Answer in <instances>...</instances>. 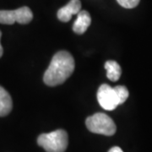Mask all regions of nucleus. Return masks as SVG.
<instances>
[{
  "label": "nucleus",
  "instance_id": "obj_1",
  "mask_svg": "<svg viewBox=\"0 0 152 152\" xmlns=\"http://www.w3.org/2000/svg\"><path fill=\"white\" fill-rule=\"evenodd\" d=\"M75 63L67 51H60L53 56L43 76L44 83L48 86H57L64 83L73 74Z\"/></svg>",
  "mask_w": 152,
  "mask_h": 152
},
{
  "label": "nucleus",
  "instance_id": "obj_2",
  "mask_svg": "<svg viewBox=\"0 0 152 152\" xmlns=\"http://www.w3.org/2000/svg\"><path fill=\"white\" fill-rule=\"evenodd\" d=\"M37 143L47 152H64L68 147L69 137L66 131L58 129L41 134L38 137Z\"/></svg>",
  "mask_w": 152,
  "mask_h": 152
},
{
  "label": "nucleus",
  "instance_id": "obj_3",
  "mask_svg": "<svg viewBox=\"0 0 152 152\" xmlns=\"http://www.w3.org/2000/svg\"><path fill=\"white\" fill-rule=\"evenodd\" d=\"M87 129L94 134L112 136L116 133V124L107 114L98 113L87 118L86 121Z\"/></svg>",
  "mask_w": 152,
  "mask_h": 152
},
{
  "label": "nucleus",
  "instance_id": "obj_4",
  "mask_svg": "<svg viewBox=\"0 0 152 152\" xmlns=\"http://www.w3.org/2000/svg\"><path fill=\"white\" fill-rule=\"evenodd\" d=\"M33 14L31 10L24 6L15 10H0V24L13 25L15 22L26 25L32 20Z\"/></svg>",
  "mask_w": 152,
  "mask_h": 152
},
{
  "label": "nucleus",
  "instance_id": "obj_5",
  "mask_svg": "<svg viewBox=\"0 0 152 152\" xmlns=\"http://www.w3.org/2000/svg\"><path fill=\"white\" fill-rule=\"evenodd\" d=\"M97 100L100 106L107 111L114 110L119 105L114 88L107 84H103L99 87L97 91Z\"/></svg>",
  "mask_w": 152,
  "mask_h": 152
},
{
  "label": "nucleus",
  "instance_id": "obj_6",
  "mask_svg": "<svg viewBox=\"0 0 152 152\" xmlns=\"http://www.w3.org/2000/svg\"><path fill=\"white\" fill-rule=\"evenodd\" d=\"M81 9V3L80 0H71L64 7L58 11V18L60 21L68 22L74 15H78Z\"/></svg>",
  "mask_w": 152,
  "mask_h": 152
},
{
  "label": "nucleus",
  "instance_id": "obj_7",
  "mask_svg": "<svg viewBox=\"0 0 152 152\" xmlns=\"http://www.w3.org/2000/svg\"><path fill=\"white\" fill-rule=\"evenodd\" d=\"M91 17L90 14L86 10H80L79 12L77 19L73 26V31L78 34L82 35L87 31L88 27L91 26Z\"/></svg>",
  "mask_w": 152,
  "mask_h": 152
},
{
  "label": "nucleus",
  "instance_id": "obj_8",
  "mask_svg": "<svg viewBox=\"0 0 152 152\" xmlns=\"http://www.w3.org/2000/svg\"><path fill=\"white\" fill-rule=\"evenodd\" d=\"M13 107V102L10 93L4 88L0 86V117L10 113Z\"/></svg>",
  "mask_w": 152,
  "mask_h": 152
},
{
  "label": "nucleus",
  "instance_id": "obj_9",
  "mask_svg": "<svg viewBox=\"0 0 152 152\" xmlns=\"http://www.w3.org/2000/svg\"><path fill=\"white\" fill-rule=\"evenodd\" d=\"M105 69H107V76L112 81H118L120 79L122 74V69L120 65L113 60H109L105 64Z\"/></svg>",
  "mask_w": 152,
  "mask_h": 152
},
{
  "label": "nucleus",
  "instance_id": "obj_10",
  "mask_svg": "<svg viewBox=\"0 0 152 152\" xmlns=\"http://www.w3.org/2000/svg\"><path fill=\"white\" fill-rule=\"evenodd\" d=\"M114 90L118 99V104L121 105V104L124 103L129 95L128 89L124 86H118L114 87Z\"/></svg>",
  "mask_w": 152,
  "mask_h": 152
},
{
  "label": "nucleus",
  "instance_id": "obj_11",
  "mask_svg": "<svg viewBox=\"0 0 152 152\" xmlns=\"http://www.w3.org/2000/svg\"><path fill=\"white\" fill-rule=\"evenodd\" d=\"M118 3L125 9H133L139 4L140 0H117Z\"/></svg>",
  "mask_w": 152,
  "mask_h": 152
},
{
  "label": "nucleus",
  "instance_id": "obj_12",
  "mask_svg": "<svg viewBox=\"0 0 152 152\" xmlns=\"http://www.w3.org/2000/svg\"><path fill=\"white\" fill-rule=\"evenodd\" d=\"M108 152H124V151H123V150H122L120 147L114 146L113 147L112 149H110Z\"/></svg>",
  "mask_w": 152,
  "mask_h": 152
},
{
  "label": "nucleus",
  "instance_id": "obj_13",
  "mask_svg": "<svg viewBox=\"0 0 152 152\" xmlns=\"http://www.w3.org/2000/svg\"><path fill=\"white\" fill-rule=\"evenodd\" d=\"M1 37H2V32L0 31V40H1ZM3 53H4V49H3V47L1 45V42H0V58L3 56Z\"/></svg>",
  "mask_w": 152,
  "mask_h": 152
}]
</instances>
